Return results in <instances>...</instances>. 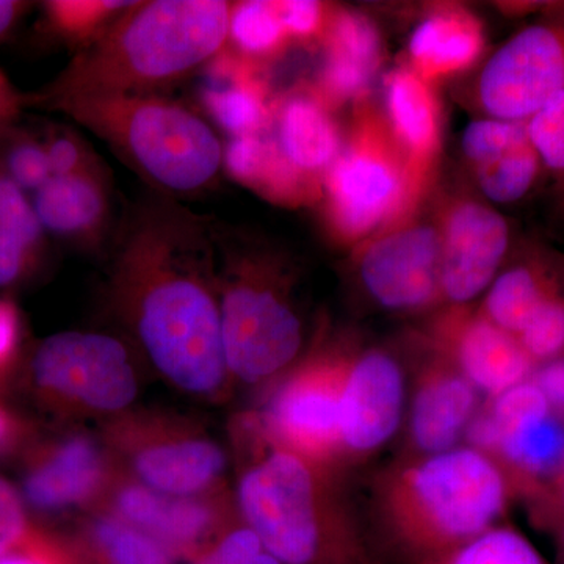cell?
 Segmentation results:
<instances>
[{
    "label": "cell",
    "instance_id": "1",
    "mask_svg": "<svg viewBox=\"0 0 564 564\" xmlns=\"http://www.w3.org/2000/svg\"><path fill=\"white\" fill-rule=\"evenodd\" d=\"M109 288L115 313L169 383L206 399L225 393L231 375L210 220L169 196L143 199L118 234Z\"/></svg>",
    "mask_w": 564,
    "mask_h": 564
},
{
    "label": "cell",
    "instance_id": "2",
    "mask_svg": "<svg viewBox=\"0 0 564 564\" xmlns=\"http://www.w3.org/2000/svg\"><path fill=\"white\" fill-rule=\"evenodd\" d=\"M232 6L223 0L133 2L101 39L74 54L57 79L29 96V106L69 98L165 95L226 50Z\"/></svg>",
    "mask_w": 564,
    "mask_h": 564
},
{
    "label": "cell",
    "instance_id": "3",
    "mask_svg": "<svg viewBox=\"0 0 564 564\" xmlns=\"http://www.w3.org/2000/svg\"><path fill=\"white\" fill-rule=\"evenodd\" d=\"M242 425L251 448L237 485V510L278 562L383 564L332 467L272 443L254 414Z\"/></svg>",
    "mask_w": 564,
    "mask_h": 564
},
{
    "label": "cell",
    "instance_id": "4",
    "mask_svg": "<svg viewBox=\"0 0 564 564\" xmlns=\"http://www.w3.org/2000/svg\"><path fill=\"white\" fill-rule=\"evenodd\" d=\"M513 496L499 463L467 445L404 456L378 475L372 489L378 527L408 564L452 551L499 524Z\"/></svg>",
    "mask_w": 564,
    "mask_h": 564
},
{
    "label": "cell",
    "instance_id": "5",
    "mask_svg": "<svg viewBox=\"0 0 564 564\" xmlns=\"http://www.w3.org/2000/svg\"><path fill=\"white\" fill-rule=\"evenodd\" d=\"M95 133L169 198L210 192L225 170V147L198 111L165 95L69 98L44 107Z\"/></svg>",
    "mask_w": 564,
    "mask_h": 564
},
{
    "label": "cell",
    "instance_id": "6",
    "mask_svg": "<svg viewBox=\"0 0 564 564\" xmlns=\"http://www.w3.org/2000/svg\"><path fill=\"white\" fill-rule=\"evenodd\" d=\"M221 336L231 380L265 384L302 355V317L274 259L215 229Z\"/></svg>",
    "mask_w": 564,
    "mask_h": 564
},
{
    "label": "cell",
    "instance_id": "7",
    "mask_svg": "<svg viewBox=\"0 0 564 564\" xmlns=\"http://www.w3.org/2000/svg\"><path fill=\"white\" fill-rule=\"evenodd\" d=\"M325 174L326 215L345 240H358L402 215L419 181L381 121L362 118Z\"/></svg>",
    "mask_w": 564,
    "mask_h": 564
},
{
    "label": "cell",
    "instance_id": "8",
    "mask_svg": "<svg viewBox=\"0 0 564 564\" xmlns=\"http://www.w3.org/2000/svg\"><path fill=\"white\" fill-rule=\"evenodd\" d=\"M31 372L40 395L62 410L122 413L139 393L131 352L109 334H52L33 352Z\"/></svg>",
    "mask_w": 564,
    "mask_h": 564
},
{
    "label": "cell",
    "instance_id": "9",
    "mask_svg": "<svg viewBox=\"0 0 564 564\" xmlns=\"http://www.w3.org/2000/svg\"><path fill=\"white\" fill-rule=\"evenodd\" d=\"M350 352H315L278 378L261 413L263 434L285 451L336 469L340 463V400Z\"/></svg>",
    "mask_w": 564,
    "mask_h": 564
},
{
    "label": "cell",
    "instance_id": "10",
    "mask_svg": "<svg viewBox=\"0 0 564 564\" xmlns=\"http://www.w3.org/2000/svg\"><path fill=\"white\" fill-rule=\"evenodd\" d=\"M110 445L128 467L129 478L170 496L215 492L226 469L220 444L198 426L166 415L121 417L111 426Z\"/></svg>",
    "mask_w": 564,
    "mask_h": 564
},
{
    "label": "cell",
    "instance_id": "11",
    "mask_svg": "<svg viewBox=\"0 0 564 564\" xmlns=\"http://www.w3.org/2000/svg\"><path fill=\"white\" fill-rule=\"evenodd\" d=\"M564 90V22L533 24L494 52L478 82L496 120L525 122Z\"/></svg>",
    "mask_w": 564,
    "mask_h": 564
},
{
    "label": "cell",
    "instance_id": "12",
    "mask_svg": "<svg viewBox=\"0 0 564 564\" xmlns=\"http://www.w3.org/2000/svg\"><path fill=\"white\" fill-rule=\"evenodd\" d=\"M406 384L402 364L391 352H350L340 400V463L377 454L399 433Z\"/></svg>",
    "mask_w": 564,
    "mask_h": 564
},
{
    "label": "cell",
    "instance_id": "13",
    "mask_svg": "<svg viewBox=\"0 0 564 564\" xmlns=\"http://www.w3.org/2000/svg\"><path fill=\"white\" fill-rule=\"evenodd\" d=\"M106 497L109 513L150 534L174 556L203 554L231 525L225 499L215 492L170 496L126 477L110 481Z\"/></svg>",
    "mask_w": 564,
    "mask_h": 564
},
{
    "label": "cell",
    "instance_id": "14",
    "mask_svg": "<svg viewBox=\"0 0 564 564\" xmlns=\"http://www.w3.org/2000/svg\"><path fill=\"white\" fill-rule=\"evenodd\" d=\"M443 234L429 225L386 234L362 251L359 276L386 310L417 311L441 296Z\"/></svg>",
    "mask_w": 564,
    "mask_h": 564
},
{
    "label": "cell",
    "instance_id": "15",
    "mask_svg": "<svg viewBox=\"0 0 564 564\" xmlns=\"http://www.w3.org/2000/svg\"><path fill=\"white\" fill-rule=\"evenodd\" d=\"M434 347L488 399L530 380L536 366L518 337L481 313L445 315L434 328Z\"/></svg>",
    "mask_w": 564,
    "mask_h": 564
},
{
    "label": "cell",
    "instance_id": "16",
    "mask_svg": "<svg viewBox=\"0 0 564 564\" xmlns=\"http://www.w3.org/2000/svg\"><path fill=\"white\" fill-rule=\"evenodd\" d=\"M441 234V296L458 306L473 302L496 280L507 254V221L484 204L459 203L445 218Z\"/></svg>",
    "mask_w": 564,
    "mask_h": 564
},
{
    "label": "cell",
    "instance_id": "17",
    "mask_svg": "<svg viewBox=\"0 0 564 564\" xmlns=\"http://www.w3.org/2000/svg\"><path fill=\"white\" fill-rule=\"evenodd\" d=\"M480 392L441 356L425 364L411 391L406 456L443 454L458 447L480 410Z\"/></svg>",
    "mask_w": 564,
    "mask_h": 564
},
{
    "label": "cell",
    "instance_id": "18",
    "mask_svg": "<svg viewBox=\"0 0 564 564\" xmlns=\"http://www.w3.org/2000/svg\"><path fill=\"white\" fill-rule=\"evenodd\" d=\"M110 481L101 447L90 436L74 434L36 456L25 475L24 492L39 510L62 511L104 496Z\"/></svg>",
    "mask_w": 564,
    "mask_h": 564
},
{
    "label": "cell",
    "instance_id": "19",
    "mask_svg": "<svg viewBox=\"0 0 564 564\" xmlns=\"http://www.w3.org/2000/svg\"><path fill=\"white\" fill-rule=\"evenodd\" d=\"M269 128L285 162L313 185L325 180L343 151L339 129L318 95H289L272 107Z\"/></svg>",
    "mask_w": 564,
    "mask_h": 564
},
{
    "label": "cell",
    "instance_id": "20",
    "mask_svg": "<svg viewBox=\"0 0 564 564\" xmlns=\"http://www.w3.org/2000/svg\"><path fill=\"white\" fill-rule=\"evenodd\" d=\"M31 198L46 236L87 248L102 242L111 215L106 173L52 176Z\"/></svg>",
    "mask_w": 564,
    "mask_h": 564
},
{
    "label": "cell",
    "instance_id": "21",
    "mask_svg": "<svg viewBox=\"0 0 564 564\" xmlns=\"http://www.w3.org/2000/svg\"><path fill=\"white\" fill-rule=\"evenodd\" d=\"M494 459L514 494L538 502L564 473V419L551 413L516 426L503 434Z\"/></svg>",
    "mask_w": 564,
    "mask_h": 564
},
{
    "label": "cell",
    "instance_id": "22",
    "mask_svg": "<svg viewBox=\"0 0 564 564\" xmlns=\"http://www.w3.org/2000/svg\"><path fill=\"white\" fill-rule=\"evenodd\" d=\"M209 82L202 99L212 120L231 139L254 135L269 128L272 107L250 58L223 51L207 66Z\"/></svg>",
    "mask_w": 564,
    "mask_h": 564
},
{
    "label": "cell",
    "instance_id": "23",
    "mask_svg": "<svg viewBox=\"0 0 564 564\" xmlns=\"http://www.w3.org/2000/svg\"><path fill=\"white\" fill-rule=\"evenodd\" d=\"M389 128L419 181L440 150V107L414 69L392 70L386 79Z\"/></svg>",
    "mask_w": 564,
    "mask_h": 564
},
{
    "label": "cell",
    "instance_id": "24",
    "mask_svg": "<svg viewBox=\"0 0 564 564\" xmlns=\"http://www.w3.org/2000/svg\"><path fill=\"white\" fill-rule=\"evenodd\" d=\"M481 51V29L474 18L458 10L437 11L425 18L410 41L413 69L423 80L469 68Z\"/></svg>",
    "mask_w": 564,
    "mask_h": 564
},
{
    "label": "cell",
    "instance_id": "25",
    "mask_svg": "<svg viewBox=\"0 0 564 564\" xmlns=\"http://www.w3.org/2000/svg\"><path fill=\"white\" fill-rule=\"evenodd\" d=\"M225 170L276 203H300L314 193V185L285 162L267 131L231 139L225 147Z\"/></svg>",
    "mask_w": 564,
    "mask_h": 564
},
{
    "label": "cell",
    "instance_id": "26",
    "mask_svg": "<svg viewBox=\"0 0 564 564\" xmlns=\"http://www.w3.org/2000/svg\"><path fill=\"white\" fill-rule=\"evenodd\" d=\"M84 545L96 564H173L174 560L165 545L109 511L87 522Z\"/></svg>",
    "mask_w": 564,
    "mask_h": 564
},
{
    "label": "cell",
    "instance_id": "27",
    "mask_svg": "<svg viewBox=\"0 0 564 564\" xmlns=\"http://www.w3.org/2000/svg\"><path fill=\"white\" fill-rule=\"evenodd\" d=\"M555 295L543 278L529 267H514L492 281L481 314L518 337L538 307Z\"/></svg>",
    "mask_w": 564,
    "mask_h": 564
},
{
    "label": "cell",
    "instance_id": "28",
    "mask_svg": "<svg viewBox=\"0 0 564 564\" xmlns=\"http://www.w3.org/2000/svg\"><path fill=\"white\" fill-rule=\"evenodd\" d=\"M43 6L47 31L77 52L101 39L133 0H51Z\"/></svg>",
    "mask_w": 564,
    "mask_h": 564
},
{
    "label": "cell",
    "instance_id": "29",
    "mask_svg": "<svg viewBox=\"0 0 564 564\" xmlns=\"http://www.w3.org/2000/svg\"><path fill=\"white\" fill-rule=\"evenodd\" d=\"M417 564H552L532 541L510 525L497 524L452 551Z\"/></svg>",
    "mask_w": 564,
    "mask_h": 564
},
{
    "label": "cell",
    "instance_id": "30",
    "mask_svg": "<svg viewBox=\"0 0 564 564\" xmlns=\"http://www.w3.org/2000/svg\"><path fill=\"white\" fill-rule=\"evenodd\" d=\"M278 2L234 3L229 22V41L247 58L269 57L288 44Z\"/></svg>",
    "mask_w": 564,
    "mask_h": 564
},
{
    "label": "cell",
    "instance_id": "31",
    "mask_svg": "<svg viewBox=\"0 0 564 564\" xmlns=\"http://www.w3.org/2000/svg\"><path fill=\"white\" fill-rule=\"evenodd\" d=\"M475 170L481 192L491 202L514 203L532 188L540 170V158L529 141L492 161L475 166Z\"/></svg>",
    "mask_w": 564,
    "mask_h": 564
},
{
    "label": "cell",
    "instance_id": "32",
    "mask_svg": "<svg viewBox=\"0 0 564 564\" xmlns=\"http://www.w3.org/2000/svg\"><path fill=\"white\" fill-rule=\"evenodd\" d=\"M326 55L344 58L372 70L381 61V40L377 28L352 11H339L326 24Z\"/></svg>",
    "mask_w": 564,
    "mask_h": 564
},
{
    "label": "cell",
    "instance_id": "33",
    "mask_svg": "<svg viewBox=\"0 0 564 564\" xmlns=\"http://www.w3.org/2000/svg\"><path fill=\"white\" fill-rule=\"evenodd\" d=\"M0 169L31 196L52 177L44 141L29 133H17L6 141L0 151Z\"/></svg>",
    "mask_w": 564,
    "mask_h": 564
},
{
    "label": "cell",
    "instance_id": "34",
    "mask_svg": "<svg viewBox=\"0 0 564 564\" xmlns=\"http://www.w3.org/2000/svg\"><path fill=\"white\" fill-rule=\"evenodd\" d=\"M534 364L549 362L564 352V299L552 295L545 300L518 336Z\"/></svg>",
    "mask_w": 564,
    "mask_h": 564
},
{
    "label": "cell",
    "instance_id": "35",
    "mask_svg": "<svg viewBox=\"0 0 564 564\" xmlns=\"http://www.w3.org/2000/svg\"><path fill=\"white\" fill-rule=\"evenodd\" d=\"M529 141L525 122L492 118L470 122L463 133L462 147L464 155L477 166Z\"/></svg>",
    "mask_w": 564,
    "mask_h": 564
},
{
    "label": "cell",
    "instance_id": "36",
    "mask_svg": "<svg viewBox=\"0 0 564 564\" xmlns=\"http://www.w3.org/2000/svg\"><path fill=\"white\" fill-rule=\"evenodd\" d=\"M484 404L499 429L500 440L505 433L522 423L554 413L543 392L533 383L532 378L486 400Z\"/></svg>",
    "mask_w": 564,
    "mask_h": 564
},
{
    "label": "cell",
    "instance_id": "37",
    "mask_svg": "<svg viewBox=\"0 0 564 564\" xmlns=\"http://www.w3.org/2000/svg\"><path fill=\"white\" fill-rule=\"evenodd\" d=\"M527 135L540 162L564 172V90L525 121Z\"/></svg>",
    "mask_w": 564,
    "mask_h": 564
},
{
    "label": "cell",
    "instance_id": "38",
    "mask_svg": "<svg viewBox=\"0 0 564 564\" xmlns=\"http://www.w3.org/2000/svg\"><path fill=\"white\" fill-rule=\"evenodd\" d=\"M193 564H281L261 543L250 527L237 521L223 530L214 541L198 555Z\"/></svg>",
    "mask_w": 564,
    "mask_h": 564
},
{
    "label": "cell",
    "instance_id": "39",
    "mask_svg": "<svg viewBox=\"0 0 564 564\" xmlns=\"http://www.w3.org/2000/svg\"><path fill=\"white\" fill-rule=\"evenodd\" d=\"M0 229L14 232L41 252L46 232L33 209L32 198L0 169Z\"/></svg>",
    "mask_w": 564,
    "mask_h": 564
},
{
    "label": "cell",
    "instance_id": "40",
    "mask_svg": "<svg viewBox=\"0 0 564 564\" xmlns=\"http://www.w3.org/2000/svg\"><path fill=\"white\" fill-rule=\"evenodd\" d=\"M43 141L50 158L52 176L106 173L95 152L76 132L66 128H54Z\"/></svg>",
    "mask_w": 564,
    "mask_h": 564
},
{
    "label": "cell",
    "instance_id": "41",
    "mask_svg": "<svg viewBox=\"0 0 564 564\" xmlns=\"http://www.w3.org/2000/svg\"><path fill=\"white\" fill-rule=\"evenodd\" d=\"M41 254L17 234L0 229V289L24 281L39 265Z\"/></svg>",
    "mask_w": 564,
    "mask_h": 564
},
{
    "label": "cell",
    "instance_id": "42",
    "mask_svg": "<svg viewBox=\"0 0 564 564\" xmlns=\"http://www.w3.org/2000/svg\"><path fill=\"white\" fill-rule=\"evenodd\" d=\"M278 10L289 39H313L328 24L325 7L313 0L278 2Z\"/></svg>",
    "mask_w": 564,
    "mask_h": 564
},
{
    "label": "cell",
    "instance_id": "43",
    "mask_svg": "<svg viewBox=\"0 0 564 564\" xmlns=\"http://www.w3.org/2000/svg\"><path fill=\"white\" fill-rule=\"evenodd\" d=\"M0 564H74V562L61 545L29 529L20 543L0 558Z\"/></svg>",
    "mask_w": 564,
    "mask_h": 564
},
{
    "label": "cell",
    "instance_id": "44",
    "mask_svg": "<svg viewBox=\"0 0 564 564\" xmlns=\"http://www.w3.org/2000/svg\"><path fill=\"white\" fill-rule=\"evenodd\" d=\"M28 530L20 496L0 477V558L20 543Z\"/></svg>",
    "mask_w": 564,
    "mask_h": 564
},
{
    "label": "cell",
    "instance_id": "45",
    "mask_svg": "<svg viewBox=\"0 0 564 564\" xmlns=\"http://www.w3.org/2000/svg\"><path fill=\"white\" fill-rule=\"evenodd\" d=\"M21 345L20 311L9 300H0V377L9 372Z\"/></svg>",
    "mask_w": 564,
    "mask_h": 564
},
{
    "label": "cell",
    "instance_id": "46",
    "mask_svg": "<svg viewBox=\"0 0 564 564\" xmlns=\"http://www.w3.org/2000/svg\"><path fill=\"white\" fill-rule=\"evenodd\" d=\"M532 381L543 392L551 410L564 419V355L534 370Z\"/></svg>",
    "mask_w": 564,
    "mask_h": 564
},
{
    "label": "cell",
    "instance_id": "47",
    "mask_svg": "<svg viewBox=\"0 0 564 564\" xmlns=\"http://www.w3.org/2000/svg\"><path fill=\"white\" fill-rule=\"evenodd\" d=\"M536 521L543 527L555 530L564 518V473L555 485L536 502Z\"/></svg>",
    "mask_w": 564,
    "mask_h": 564
},
{
    "label": "cell",
    "instance_id": "48",
    "mask_svg": "<svg viewBox=\"0 0 564 564\" xmlns=\"http://www.w3.org/2000/svg\"><path fill=\"white\" fill-rule=\"evenodd\" d=\"M25 106H29V96L18 91L9 77L0 70V129L9 128Z\"/></svg>",
    "mask_w": 564,
    "mask_h": 564
},
{
    "label": "cell",
    "instance_id": "49",
    "mask_svg": "<svg viewBox=\"0 0 564 564\" xmlns=\"http://www.w3.org/2000/svg\"><path fill=\"white\" fill-rule=\"evenodd\" d=\"M31 2H20V0H0V40L6 39L14 25L31 9Z\"/></svg>",
    "mask_w": 564,
    "mask_h": 564
},
{
    "label": "cell",
    "instance_id": "50",
    "mask_svg": "<svg viewBox=\"0 0 564 564\" xmlns=\"http://www.w3.org/2000/svg\"><path fill=\"white\" fill-rule=\"evenodd\" d=\"M18 433H20L18 422L14 421L10 411L0 403V454H3L7 448L13 445L14 441H17Z\"/></svg>",
    "mask_w": 564,
    "mask_h": 564
},
{
    "label": "cell",
    "instance_id": "51",
    "mask_svg": "<svg viewBox=\"0 0 564 564\" xmlns=\"http://www.w3.org/2000/svg\"><path fill=\"white\" fill-rule=\"evenodd\" d=\"M554 532L556 538V556H558V563L556 564H564V518L555 527Z\"/></svg>",
    "mask_w": 564,
    "mask_h": 564
}]
</instances>
